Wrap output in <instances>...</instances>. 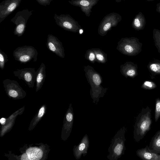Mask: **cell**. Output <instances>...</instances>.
Listing matches in <instances>:
<instances>
[{
    "mask_svg": "<svg viewBox=\"0 0 160 160\" xmlns=\"http://www.w3.org/2000/svg\"><path fill=\"white\" fill-rule=\"evenodd\" d=\"M37 72L35 68H28L17 69L13 73L19 79L23 80L29 87L32 88L36 81Z\"/></svg>",
    "mask_w": 160,
    "mask_h": 160,
    "instance_id": "cell-9",
    "label": "cell"
},
{
    "mask_svg": "<svg viewBox=\"0 0 160 160\" xmlns=\"http://www.w3.org/2000/svg\"><path fill=\"white\" fill-rule=\"evenodd\" d=\"M115 1L117 2H120L122 0H115Z\"/></svg>",
    "mask_w": 160,
    "mask_h": 160,
    "instance_id": "cell-31",
    "label": "cell"
},
{
    "mask_svg": "<svg viewBox=\"0 0 160 160\" xmlns=\"http://www.w3.org/2000/svg\"><path fill=\"white\" fill-rule=\"evenodd\" d=\"M138 156L144 160H160V154L151 150L146 145L144 148L138 149L136 151Z\"/></svg>",
    "mask_w": 160,
    "mask_h": 160,
    "instance_id": "cell-16",
    "label": "cell"
},
{
    "mask_svg": "<svg viewBox=\"0 0 160 160\" xmlns=\"http://www.w3.org/2000/svg\"><path fill=\"white\" fill-rule=\"evenodd\" d=\"M122 19L121 16L116 12L107 15L103 18L99 26L98 34L101 36H104L112 28L116 26Z\"/></svg>",
    "mask_w": 160,
    "mask_h": 160,
    "instance_id": "cell-8",
    "label": "cell"
},
{
    "mask_svg": "<svg viewBox=\"0 0 160 160\" xmlns=\"http://www.w3.org/2000/svg\"><path fill=\"white\" fill-rule=\"evenodd\" d=\"M146 0L148 2H151V1H154L155 0Z\"/></svg>",
    "mask_w": 160,
    "mask_h": 160,
    "instance_id": "cell-32",
    "label": "cell"
},
{
    "mask_svg": "<svg viewBox=\"0 0 160 160\" xmlns=\"http://www.w3.org/2000/svg\"><path fill=\"white\" fill-rule=\"evenodd\" d=\"M160 117V98L156 99L155 109L154 118L155 122H157Z\"/></svg>",
    "mask_w": 160,
    "mask_h": 160,
    "instance_id": "cell-25",
    "label": "cell"
},
{
    "mask_svg": "<svg viewBox=\"0 0 160 160\" xmlns=\"http://www.w3.org/2000/svg\"><path fill=\"white\" fill-rule=\"evenodd\" d=\"M42 150L37 147H31L28 148L26 153L21 156V160H39L42 156Z\"/></svg>",
    "mask_w": 160,
    "mask_h": 160,
    "instance_id": "cell-15",
    "label": "cell"
},
{
    "mask_svg": "<svg viewBox=\"0 0 160 160\" xmlns=\"http://www.w3.org/2000/svg\"><path fill=\"white\" fill-rule=\"evenodd\" d=\"M146 24V20L144 14L142 12H139L133 18L132 26L134 29L140 30L144 28Z\"/></svg>",
    "mask_w": 160,
    "mask_h": 160,
    "instance_id": "cell-17",
    "label": "cell"
},
{
    "mask_svg": "<svg viewBox=\"0 0 160 160\" xmlns=\"http://www.w3.org/2000/svg\"><path fill=\"white\" fill-rule=\"evenodd\" d=\"M93 49L96 55V62L100 63H105L107 61V54L99 48Z\"/></svg>",
    "mask_w": 160,
    "mask_h": 160,
    "instance_id": "cell-20",
    "label": "cell"
},
{
    "mask_svg": "<svg viewBox=\"0 0 160 160\" xmlns=\"http://www.w3.org/2000/svg\"><path fill=\"white\" fill-rule=\"evenodd\" d=\"M38 54L37 51L33 47L27 45L18 47L13 52L15 60L24 64L32 60L36 62Z\"/></svg>",
    "mask_w": 160,
    "mask_h": 160,
    "instance_id": "cell-5",
    "label": "cell"
},
{
    "mask_svg": "<svg viewBox=\"0 0 160 160\" xmlns=\"http://www.w3.org/2000/svg\"><path fill=\"white\" fill-rule=\"evenodd\" d=\"M86 78L91 86L90 94L93 103L97 104L99 98H103L106 92L107 88H103L101 84L102 78L94 68L90 66H84V69Z\"/></svg>",
    "mask_w": 160,
    "mask_h": 160,
    "instance_id": "cell-1",
    "label": "cell"
},
{
    "mask_svg": "<svg viewBox=\"0 0 160 160\" xmlns=\"http://www.w3.org/2000/svg\"><path fill=\"white\" fill-rule=\"evenodd\" d=\"M89 146V142L88 135L86 134L83 137L77 146H75L73 149L74 155L77 160H79L82 155H86Z\"/></svg>",
    "mask_w": 160,
    "mask_h": 160,
    "instance_id": "cell-13",
    "label": "cell"
},
{
    "mask_svg": "<svg viewBox=\"0 0 160 160\" xmlns=\"http://www.w3.org/2000/svg\"><path fill=\"white\" fill-rule=\"evenodd\" d=\"M54 18L58 25L64 30L74 32H79L82 28L78 22L69 14H55Z\"/></svg>",
    "mask_w": 160,
    "mask_h": 160,
    "instance_id": "cell-7",
    "label": "cell"
},
{
    "mask_svg": "<svg viewBox=\"0 0 160 160\" xmlns=\"http://www.w3.org/2000/svg\"><path fill=\"white\" fill-rule=\"evenodd\" d=\"M44 113V107H42L39 110L38 113V117L40 118L42 117Z\"/></svg>",
    "mask_w": 160,
    "mask_h": 160,
    "instance_id": "cell-28",
    "label": "cell"
},
{
    "mask_svg": "<svg viewBox=\"0 0 160 160\" xmlns=\"http://www.w3.org/2000/svg\"><path fill=\"white\" fill-rule=\"evenodd\" d=\"M0 122L2 124H4L5 123L6 119L4 118H2L0 120Z\"/></svg>",
    "mask_w": 160,
    "mask_h": 160,
    "instance_id": "cell-30",
    "label": "cell"
},
{
    "mask_svg": "<svg viewBox=\"0 0 160 160\" xmlns=\"http://www.w3.org/2000/svg\"><path fill=\"white\" fill-rule=\"evenodd\" d=\"M8 61L7 55L1 49H0V68L3 70L5 67V64Z\"/></svg>",
    "mask_w": 160,
    "mask_h": 160,
    "instance_id": "cell-24",
    "label": "cell"
},
{
    "mask_svg": "<svg viewBox=\"0 0 160 160\" xmlns=\"http://www.w3.org/2000/svg\"><path fill=\"white\" fill-rule=\"evenodd\" d=\"M122 74L126 78H133L138 74L137 65L131 62H127L120 67Z\"/></svg>",
    "mask_w": 160,
    "mask_h": 160,
    "instance_id": "cell-14",
    "label": "cell"
},
{
    "mask_svg": "<svg viewBox=\"0 0 160 160\" xmlns=\"http://www.w3.org/2000/svg\"><path fill=\"white\" fill-rule=\"evenodd\" d=\"M156 84L153 82L149 81H146L142 84V88L146 89H152L156 87Z\"/></svg>",
    "mask_w": 160,
    "mask_h": 160,
    "instance_id": "cell-26",
    "label": "cell"
},
{
    "mask_svg": "<svg viewBox=\"0 0 160 160\" xmlns=\"http://www.w3.org/2000/svg\"><path fill=\"white\" fill-rule=\"evenodd\" d=\"M148 148L152 151L160 154V130L152 138Z\"/></svg>",
    "mask_w": 160,
    "mask_h": 160,
    "instance_id": "cell-19",
    "label": "cell"
},
{
    "mask_svg": "<svg viewBox=\"0 0 160 160\" xmlns=\"http://www.w3.org/2000/svg\"><path fill=\"white\" fill-rule=\"evenodd\" d=\"M46 46L48 49L59 57H65L64 49L62 43L56 36L52 34L48 35Z\"/></svg>",
    "mask_w": 160,
    "mask_h": 160,
    "instance_id": "cell-10",
    "label": "cell"
},
{
    "mask_svg": "<svg viewBox=\"0 0 160 160\" xmlns=\"http://www.w3.org/2000/svg\"><path fill=\"white\" fill-rule=\"evenodd\" d=\"M126 128L123 126L116 132L112 139L108 148L109 154L107 156L109 160H117L124 154L126 148L125 142Z\"/></svg>",
    "mask_w": 160,
    "mask_h": 160,
    "instance_id": "cell-3",
    "label": "cell"
},
{
    "mask_svg": "<svg viewBox=\"0 0 160 160\" xmlns=\"http://www.w3.org/2000/svg\"><path fill=\"white\" fill-rule=\"evenodd\" d=\"M124 0L125 1V0Z\"/></svg>",
    "mask_w": 160,
    "mask_h": 160,
    "instance_id": "cell-33",
    "label": "cell"
},
{
    "mask_svg": "<svg viewBox=\"0 0 160 160\" xmlns=\"http://www.w3.org/2000/svg\"><path fill=\"white\" fill-rule=\"evenodd\" d=\"M156 11L157 12L160 13V1L156 4Z\"/></svg>",
    "mask_w": 160,
    "mask_h": 160,
    "instance_id": "cell-29",
    "label": "cell"
},
{
    "mask_svg": "<svg viewBox=\"0 0 160 160\" xmlns=\"http://www.w3.org/2000/svg\"><path fill=\"white\" fill-rule=\"evenodd\" d=\"M138 39L135 37L122 38L118 42L117 48L122 53L129 56H134L141 51L142 45Z\"/></svg>",
    "mask_w": 160,
    "mask_h": 160,
    "instance_id": "cell-4",
    "label": "cell"
},
{
    "mask_svg": "<svg viewBox=\"0 0 160 160\" xmlns=\"http://www.w3.org/2000/svg\"><path fill=\"white\" fill-rule=\"evenodd\" d=\"M85 58L91 62L94 63L96 61L95 53L93 48L87 50L85 55Z\"/></svg>",
    "mask_w": 160,
    "mask_h": 160,
    "instance_id": "cell-23",
    "label": "cell"
},
{
    "mask_svg": "<svg viewBox=\"0 0 160 160\" xmlns=\"http://www.w3.org/2000/svg\"><path fill=\"white\" fill-rule=\"evenodd\" d=\"M37 72L36 82V91H38L43 85L46 78V66L43 62L41 64Z\"/></svg>",
    "mask_w": 160,
    "mask_h": 160,
    "instance_id": "cell-18",
    "label": "cell"
},
{
    "mask_svg": "<svg viewBox=\"0 0 160 160\" xmlns=\"http://www.w3.org/2000/svg\"><path fill=\"white\" fill-rule=\"evenodd\" d=\"M153 36L155 45L158 52L160 53V30L155 28L153 29Z\"/></svg>",
    "mask_w": 160,
    "mask_h": 160,
    "instance_id": "cell-22",
    "label": "cell"
},
{
    "mask_svg": "<svg viewBox=\"0 0 160 160\" xmlns=\"http://www.w3.org/2000/svg\"><path fill=\"white\" fill-rule=\"evenodd\" d=\"M148 68L152 74H160V62L153 61L150 62Z\"/></svg>",
    "mask_w": 160,
    "mask_h": 160,
    "instance_id": "cell-21",
    "label": "cell"
},
{
    "mask_svg": "<svg viewBox=\"0 0 160 160\" xmlns=\"http://www.w3.org/2000/svg\"><path fill=\"white\" fill-rule=\"evenodd\" d=\"M99 0H71L68 2L71 5L80 7L82 11L87 17H89L92 9Z\"/></svg>",
    "mask_w": 160,
    "mask_h": 160,
    "instance_id": "cell-12",
    "label": "cell"
},
{
    "mask_svg": "<svg viewBox=\"0 0 160 160\" xmlns=\"http://www.w3.org/2000/svg\"><path fill=\"white\" fill-rule=\"evenodd\" d=\"M53 0H36L39 4L44 6L49 5L51 2Z\"/></svg>",
    "mask_w": 160,
    "mask_h": 160,
    "instance_id": "cell-27",
    "label": "cell"
},
{
    "mask_svg": "<svg viewBox=\"0 0 160 160\" xmlns=\"http://www.w3.org/2000/svg\"><path fill=\"white\" fill-rule=\"evenodd\" d=\"M151 109L147 106L143 108L137 117L134 126L133 138L137 142L142 139L150 130L152 123Z\"/></svg>",
    "mask_w": 160,
    "mask_h": 160,
    "instance_id": "cell-2",
    "label": "cell"
},
{
    "mask_svg": "<svg viewBox=\"0 0 160 160\" xmlns=\"http://www.w3.org/2000/svg\"><path fill=\"white\" fill-rule=\"evenodd\" d=\"M33 10L24 9L17 12L11 21L15 25L14 34L18 37L22 36L24 33L28 19L32 15Z\"/></svg>",
    "mask_w": 160,
    "mask_h": 160,
    "instance_id": "cell-6",
    "label": "cell"
},
{
    "mask_svg": "<svg viewBox=\"0 0 160 160\" xmlns=\"http://www.w3.org/2000/svg\"><path fill=\"white\" fill-rule=\"evenodd\" d=\"M22 0H4L0 3V23L19 6Z\"/></svg>",
    "mask_w": 160,
    "mask_h": 160,
    "instance_id": "cell-11",
    "label": "cell"
}]
</instances>
